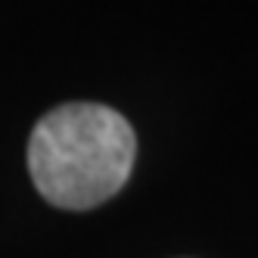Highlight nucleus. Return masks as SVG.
I'll use <instances>...</instances> for the list:
<instances>
[{"label":"nucleus","instance_id":"f257e3e1","mask_svg":"<svg viewBox=\"0 0 258 258\" xmlns=\"http://www.w3.org/2000/svg\"><path fill=\"white\" fill-rule=\"evenodd\" d=\"M137 137L103 103H66L47 112L28 140V171L56 209L84 212L112 199L131 177Z\"/></svg>","mask_w":258,"mask_h":258}]
</instances>
